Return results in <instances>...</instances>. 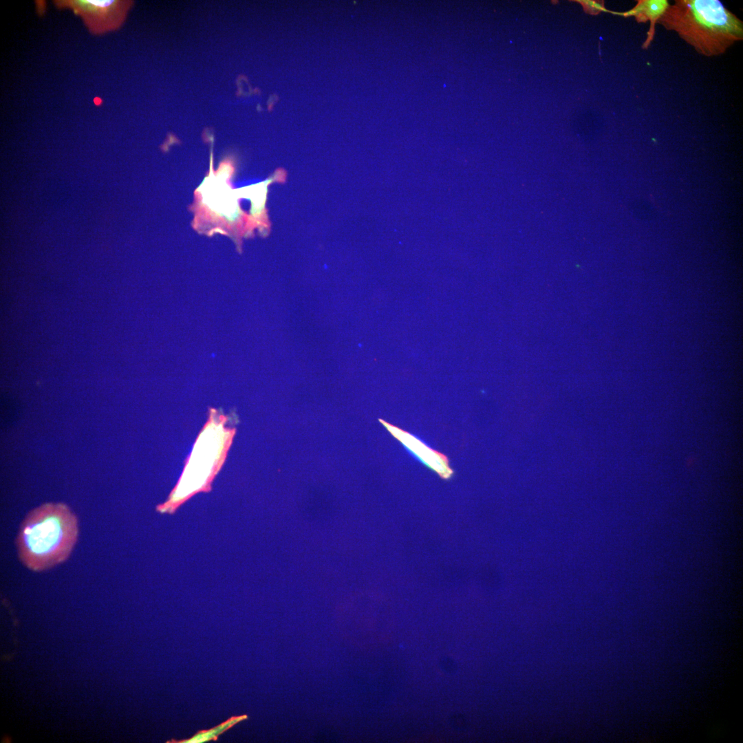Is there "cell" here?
Segmentation results:
<instances>
[{
    "instance_id": "6da1fadb",
    "label": "cell",
    "mask_w": 743,
    "mask_h": 743,
    "mask_svg": "<svg viewBox=\"0 0 743 743\" xmlns=\"http://www.w3.org/2000/svg\"><path fill=\"white\" fill-rule=\"evenodd\" d=\"M76 514L64 503H44L23 519L16 537L21 563L32 572L50 570L66 561L78 537Z\"/></svg>"
},
{
    "instance_id": "7a4b0ae2",
    "label": "cell",
    "mask_w": 743,
    "mask_h": 743,
    "mask_svg": "<svg viewBox=\"0 0 743 743\" xmlns=\"http://www.w3.org/2000/svg\"><path fill=\"white\" fill-rule=\"evenodd\" d=\"M658 23L705 56L725 53L743 39V23L718 0H676Z\"/></svg>"
},
{
    "instance_id": "3957f363",
    "label": "cell",
    "mask_w": 743,
    "mask_h": 743,
    "mask_svg": "<svg viewBox=\"0 0 743 743\" xmlns=\"http://www.w3.org/2000/svg\"><path fill=\"white\" fill-rule=\"evenodd\" d=\"M228 417L214 408L199 433L182 473L168 499L158 505L160 513H173L184 502L200 492L211 490L212 482L226 458L235 434L226 427Z\"/></svg>"
},
{
    "instance_id": "277c9868",
    "label": "cell",
    "mask_w": 743,
    "mask_h": 743,
    "mask_svg": "<svg viewBox=\"0 0 743 743\" xmlns=\"http://www.w3.org/2000/svg\"><path fill=\"white\" fill-rule=\"evenodd\" d=\"M58 3L60 6L69 8L80 15L94 34L118 27L127 10L125 2L116 0H67Z\"/></svg>"
},
{
    "instance_id": "5b68a950",
    "label": "cell",
    "mask_w": 743,
    "mask_h": 743,
    "mask_svg": "<svg viewBox=\"0 0 743 743\" xmlns=\"http://www.w3.org/2000/svg\"><path fill=\"white\" fill-rule=\"evenodd\" d=\"M380 422L393 436L402 443L422 463L443 477L447 478L451 476L452 470L449 468L448 461L444 455L432 450L409 433L381 419Z\"/></svg>"
},
{
    "instance_id": "8992f818",
    "label": "cell",
    "mask_w": 743,
    "mask_h": 743,
    "mask_svg": "<svg viewBox=\"0 0 743 743\" xmlns=\"http://www.w3.org/2000/svg\"><path fill=\"white\" fill-rule=\"evenodd\" d=\"M669 6L667 0H638L635 6L630 10L618 12L610 11V13L623 17H634L638 23L650 21V27L647 33V38L642 47L647 49L654 39L655 25L665 13Z\"/></svg>"
},
{
    "instance_id": "52a82bcc",
    "label": "cell",
    "mask_w": 743,
    "mask_h": 743,
    "mask_svg": "<svg viewBox=\"0 0 743 743\" xmlns=\"http://www.w3.org/2000/svg\"><path fill=\"white\" fill-rule=\"evenodd\" d=\"M248 719V715L243 714L233 716L220 724L208 730L200 731L191 738L182 740H170L167 743H204L211 740H217L218 737L227 730L236 725L237 723Z\"/></svg>"
},
{
    "instance_id": "ba28073f",
    "label": "cell",
    "mask_w": 743,
    "mask_h": 743,
    "mask_svg": "<svg viewBox=\"0 0 743 743\" xmlns=\"http://www.w3.org/2000/svg\"><path fill=\"white\" fill-rule=\"evenodd\" d=\"M570 2H576L579 3L586 14L590 15H598L601 12H609L610 10L605 8L604 5V1H596V0H570Z\"/></svg>"
}]
</instances>
